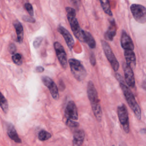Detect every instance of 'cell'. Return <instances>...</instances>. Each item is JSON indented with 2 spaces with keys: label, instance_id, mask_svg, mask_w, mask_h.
<instances>
[{
  "label": "cell",
  "instance_id": "cell-31",
  "mask_svg": "<svg viewBox=\"0 0 146 146\" xmlns=\"http://www.w3.org/2000/svg\"><path fill=\"white\" fill-rule=\"evenodd\" d=\"M36 71L37 72H42L44 71V68L41 66H38L36 67Z\"/></svg>",
  "mask_w": 146,
  "mask_h": 146
},
{
  "label": "cell",
  "instance_id": "cell-30",
  "mask_svg": "<svg viewBox=\"0 0 146 146\" xmlns=\"http://www.w3.org/2000/svg\"><path fill=\"white\" fill-rule=\"evenodd\" d=\"M90 63L92 64V66H95L96 64V59H95V55L93 52L91 53V55L90 56Z\"/></svg>",
  "mask_w": 146,
  "mask_h": 146
},
{
  "label": "cell",
  "instance_id": "cell-10",
  "mask_svg": "<svg viewBox=\"0 0 146 146\" xmlns=\"http://www.w3.org/2000/svg\"><path fill=\"white\" fill-rule=\"evenodd\" d=\"M123 68L125 81L127 84L128 86V87L133 88L135 85V80L132 68H131L126 63H123Z\"/></svg>",
  "mask_w": 146,
  "mask_h": 146
},
{
  "label": "cell",
  "instance_id": "cell-12",
  "mask_svg": "<svg viewBox=\"0 0 146 146\" xmlns=\"http://www.w3.org/2000/svg\"><path fill=\"white\" fill-rule=\"evenodd\" d=\"M58 31L64 38L66 43L70 50H72L74 45V40L70 33V32L62 26H59L58 27Z\"/></svg>",
  "mask_w": 146,
  "mask_h": 146
},
{
  "label": "cell",
  "instance_id": "cell-11",
  "mask_svg": "<svg viewBox=\"0 0 146 146\" xmlns=\"http://www.w3.org/2000/svg\"><path fill=\"white\" fill-rule=\"evenodd\" d=\"M64 113L66 119H70L74 120H76L78 119V113L76 104L72 100L68 102L65 108Z\"/></svg>",
  "mask_w": 146,
  "mask_h": 146
},
{
  "label": "cell",
  "instance_id": "cell-9",
  "mask_svg": "<svg viewBox=\"0 0 146 146\" xmlns=\"http://www.w3.org/2000/svg\"><path fill=\"white\" fill-rule=\"evenodd\" d=\"M42 80L44 85L48 88L52 98L55 100H58L59 99L58 88L54 81L50 78L47 76H42Z\"/></svg>",
  "mask_w": 146,
  "mask_h": 146
},
{
  "label": "cell",
  "instance_id": "cell-28",
  "mask_svg": "<svg viewBox=\"0 0 146 146\" xmlns=\"http://www.w3.org/2000/svg\"><path fill=\"white\" fill-rule=\"evenodd\" d=\"M16 46L14 43H10L9 45V51L10 53L14 54L16 52Z\"/></svg>",
  "mask_w": 146,
  "mask_h": 146
},
{
  "label": "cell",
  "instance_id": "cell-8",
  "mask_svg": "<svg viewBox=\"0 0 146 146\" xmlns=\"http://www.w3.org/2000/svg\"><path fill=\"white\" fill-rule=\"evenodd\" d=\"M54 47L60 65L63 68H66L67 67V55L63 46L60 43L55 42L54 43Z\"/></svg>",
  "mask_w": 146,
  "mask_h": 146
},
{
  "label": "cell",
  "instance_id": "cell-4",
  "mask_svg": "<svg viewBox=\"0 0 146 146\" xmlns=\"http://www.w3.org/2000/svg\"><path fill=\"white\" fill-rule=\"evenodd\" d=\"M68 63L71 71L78 81H82L87 76V71L81 62L75 59H70Z\"/></svg>",
  "mask_w": 146,
  "mask_h": 146
},
{
  "label": "cell",
  "instance_id": "cell-18",
  "mask_svg": "<svg viewBox=\"0 0 146 146\" xmlns=\"http://www.w3.org/2000/svg\"><path fill=\"white\" fill-rule=\"evenodd\" d=\"M13 25L15 29L17 41L19 43H22L23 40V27L22 24L18 21H15L13 23Z\"/></svg>",
  "mask_w": 146,
  "mask_h": 146
},
{
  "label": "cell",
  "instance_id": "cell-16",
  "mask_svg": "<svg viewBox=\"0 0 146 146\" xmlns=\"http://www.w3.org/2000/svg\"><path fill=\"white\" fill-rule=\"evenodd\" d=\"M85 137L84 132L82 129L76 131L73 135V145L75 146L82 145Z\"/></svg>",
  "mask_w": 146,
  "mask_h": 146
},
{
  "label": "cell",
  "instance_id": "cell-25",
  "mask_svg": "<svg viewBox=\"0 0 146 146\" xmlns=\"http://www.w3.org/2000/svg\"><path fill=\"white\" fill-rule=\"evenodd\" d=\"M25 9L28 11L29 14L30 16L33 17L34 15V11H33V8L32 5L29 3H26L25 4Z\"/></svg>",
  "mask_w": 146,
  "mask_h": 146
},
{
  "label": "cell",
  "instance_id": "cell-24",
  "mask_svg": "<svg viewBox=\"0 0 146 146\" xmlns=\"http://www.w3.org/2000/svg\"><path fill=\"white\" fill-rule=\"evenodd\" d=\"M66 124L67 125H68L70 128H76V127H78L79 125V124L78 122L75 121V120L70 119H66Z\"/></svg>",
  "mask_w": 146,
  "mask_h": 146
},
{
  "label": "cell",
  "instance_id": "cell-20",
  "mask_svg": "<svg viewBox=\"0 0 146 146\" xmlns=\"http://www.w3.org/2000/svg\"><path fill=\"white\" fill-rule=\"evenodd\" d=\"M99 1L104 13L109 16H112V13L111 9L109 0H99Z\"/></svg>",
  "mask_w": 146,
  "mask_h": 146
},
{
  "label": "cell",
  "instance_id": "cell-26",
  "mask_svg": "<svg viewBox=\"0 0 146 146\" xmlns=\"http://www.w3.org/2000/svg\"><path fill=\"white\" fill-rule=\"evenodd\" d=\"M42 40H43V38L41 36H39V37H37L36 38H35L33 42L34 47L35 48H38L40 46V45L42 42Z\"/></svg>",
  "mask_w": 146,
  "mask_h": 146
},
{
  "label": "cell",
  "instance_id": "cell-17",
  "mask_svg": "<svg viewBox=\"0 0 146 146\" xmlns=\"http://www.w3.org/2000/svg\"><path fill=\"white\" fill-rule=\"evenodd\" d=\"M83 33V42L86 43L88 46L91 48H94L96 47V42L92 36V35L86 31H84L82 30Z\"/></svg>",
  "mask_w": 146,
  "mask_h": 146
},
{
  "label": "cell",
  "instance_id": "cell-7",
  "mask_svg": "<svg viewBox=\"0 0 146 146\" xmlns=\"http://www.w3.org/2000/svg\"><path fill=\"white\" fill-rule=\"evenodd\" d=\"M117 115L124 131L128 133L129 132V117L127 107L124 104H122L117 107Z\"/></svg>",
  "mask_w": 146,
  "mask_h": 146
},
{
  "label": "cell",
  "instance_id": "cell-3",
  "mask_svg": "<svg viewBox=\"0 0 146 146\" xmlns=\"http://www.w3.org/2000/svg\"><path fill=\"white\" fill-rule=\"evenodd\" d=\"M120 86L129 106L133 112L137 119L140 120L141 119V110L133 93L128 87L125 84L124 82H120Z\"/></svg>",
  "mask_w": 146,
  "mask_h": 146
},
{
  "label": "cell",
  "instance_id": "cell-27",
  "mask_svg": "<svg viewBox=\"0 0 146 146\" xmlns=\"http://www.w3.org/2000/svg\"><path fill=\"white\" fill-rule=\"evenodd\" d=\"M70 1L73 6H74L78 10H79L80 6V0H70Z\"/></svg>",
  "mask_w": 146,
  "mask_h": 146
},
{
  "label": "cell",
  "instance_id": "cell-22",
  "mask_svg": "<svg viewBox=\"0 0 146 146\" xmlns=\"http://www.w3.org/2000/svg\"><path fill=\"white\" fill-rule=\"evenodd\" d=\"M51 137V135L45 130H41L38 135V138L41 141H46Z\"/></svg>",
  "mask_w": 146,
  "mask_h": 146
},
{
  "label": "cell",
  "instance_id": "cell-14",
  "mask_svg": "<svg viewBox=\"0 0 146 146\" xmlns=\"http://www.w3.org/2000/svg\"><path fill=\"white\" fill-rule=\"evenodd\" d=\"M116 33V25L113 19L110 20V26L104 34V38L107 40L112 41Z\"/></svg>",
  "mask_w": 146,
  "mask_h": 146
},
{
  "label": "cell",
  "instance_id": "cell-29",
  "mask_svg": "<svg viewBox=\"0 0 146 146\" xmlns=\"http://www.w3.org/2000/svg\"><path fill=\"white\" fill-rule=\"evenodd\" d=\"M22 19L26 21V22H30V23H34L35 22V19H34L33 18V17H29V16H26V15H25L23 17Z\"/></svg>",
  "mask_w": 146,
  "mask_h": 146
},
{
  "label": "cell",
  "instance_id": "cell-23",
  "mask_svg": "<svg viewBox=\"0 0 146 146\" xmlns=\"http://www.w3.org/2000/svg\"><path fill=\"white\" fill-rule=\"evenodd\" d=\"M13 61L17 65H21L22 63V56L20 54H15L12 56Z\"/></svg>",
  "mask_w": 146,
  "mask_h": 146
},
{
  "label": "cell",
  "instance_id": "cell-32",
  "mask_svg": "<svg viewBox=\"0 0 146 146\" xmlns=\"http://www.w3.org/2000/svg\"><path fill=\"white\" fill-rule=\"evenodd\" d=\"M143 87L146 90V79L143 82Z\"/></svg>",
  "mask_w": 146,
  "mask_h": 146
},
{
  "label": "cell",
  "instance_id": "cell-19",
  "mask_svg": "<svg viewBox=\"0 0 146 146\" xmlns=\"http://www.w3.org/2000/svg\"><path fill=\"white\" fill-rule=\"evenodd\" d=\"M7 135L9 137L11 140H14L15 143H21V140L19 137L14 127L11 124H9L7 128Z\"/></svg>",
  "mask_w": 146,
  "mask_h": 146
},
{
  "label": "cell",
  "instance_id": "cell-1",
  "mask_svg": "<svg viewBox=\"0 0 146 146\" xmlns=\"http://www.w3.org/2000/svg\"><path fill=\"white\" fill-rule=\"evenodd\" d=\"M87 93L94 114L98 121H100L102 118V111L100 104L97 91L92 81H89L87 84Z\"/></svg>",
  "mask_w": 146,
  "mask_h": 146
},
{
  "label": "cell",
  "instance_id": "cell-2",
  "mask_svg": "<svg viewBox=\"0 0 146 146\" xmlns=\"http://www.w3.org/2000/svg\"><path fill=\"white\" fill-rule=\"evenodd\" d=\"M66 10L67 12V19L74 35L79 40L83 42L82 30L80 29L78 21L76 18L75 10L72 7H67Z\"/></svg>",
  "mask_w": 146,
  "mask_h": 146
},
{
  "label": "cell",
  "instance_id": "cell-21",
  "mask_svg": "<svg viewBox=\"0 0 146 146\" xmlns=\"http://www.w3.org/2000/svg\"><path fill=\"white\" fill-rule=\"evenodd\" d=\"M0 107L5 113H7L8 112L9 107L7 101L1 92H0Z\"/></svg>",
  "mask_w": 146,
  "mask_h": 146
},
{
  "label": "cell",
  "instance_id": "cell-5",
  "mask_svg": "<svg viewBox=\"0 0 146 146\" xmlns=\"http://www.w3.org/2000/svg\"><path fill=\"white\" fill-rule=\"evenodd\" d=\"M130 10L133 18L140 23H146V8L140 4H132L130 6Z\"/></svg>",
  "mask_w": 146,
  "mask_h": 146
},
{
  "label": "cell",
  "instance_id": "cell-15",
  "mask_svg": "<svg viewBox=\"0 0 146 146\" xmlns=\"http://www.w3.org/2000/svg\"><path fill=\"white\" fill-rule=\"evenodd\" d=\"M124 57L126 60V63L131 68H135L136 66V59L133 51L132 50H124Z\"/></svg>",
  "mask_w": 146,
  "mask_h": 146
},
{
  "label": "cell",
  "instance_id": "cell-13",
  "mask_svg": "<svg viewBox=\"0 0 146 146\" xmlns=\"http://www.w3.org/2000/svg\"><path fill=\"white\" fill-rule=\"evenodd\" d=\"M120 43L121 46L124 50H133L134 44L132 42V40L124 30H123L121 33Z\"/></svg>",
  "mask_w": 146,
  "mask_h": 146
},
{
  "label": "cell",
  "instance_id": "cell-6",
  "mask_svg": "<svg viewBox=\"0 0 146 146\" xmlns=\"http://www.w3.org/2000/svg\"><path fill=\"white\" fill-rule=\"evenodd\" d=\"M101 43L106 56L107 58L108 62L110 63L112 68L114 71H117L119 68V63L116 59L111 48L107 42L102 40Z\"/></svg>",
  "mask_w": 146,
  "mask_h": 146
}]
</instances>
